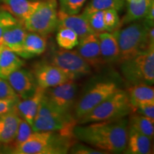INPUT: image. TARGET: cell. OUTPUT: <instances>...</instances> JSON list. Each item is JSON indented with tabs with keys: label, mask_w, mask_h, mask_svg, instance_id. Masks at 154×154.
<instances>
[{
	"label": "cell",
	"mask_w": 154,
	"mask_h": 154,
	"mask_svg": "<svg viewBox=\"0 0 154 154\" xmlns=\"http://www.w3.org/2000/svg\"><path fill=\"white\" fill-rule=\"evenodd\" d=\"M128 133V119L125 118L76 124L73 129L76 140L106 153L124 152Z\"/></svg>",
	"instance_id": "6da1fadb"
},
{
	"label": "cell",
	"mask_w": 154,
	"mask_h": 154,
	"mask_svg": "<svg viewBox=\"0 0 154 154\" xmlns=\"http://www.w3.org/2000/svg\"><path fill=\"white\" fill-rule=\"evenodd\" d=\"M74 136L57 131H34L27 139L13 149L16 154H64L76 142Z\"/></svg>",
	"instance_id": "7a4b0ae2"
},
{
	"label": "cell",
	"mask_w": 154,
	"mask_h": 154,
	"mask_svg": "<svg viewBox=\"0 0 154 154\" xmlns=\"http://www.w3.org/2000/svg\"><path fill=\"white\" fill-rule=\"evenodd\" d=\"M115 76L96 78L86 85L82 95L76 99L73 109V116L76 121L121 89L120 84Z\"/></svg>",
	"instance_id": "3957f363"
},
{
	"label": "cell",
	"mask_w": 154,
	"mask_h": 154,
	"mask_svg": "<svg viewBox=\"0 0 154 154\" xmlns=\"http://www.w3.org/2000/svg\"><path fill=\"white\" fill-rule=\"evenodd\" d=\"M153 25L149 24L144 19L135 21L123 29L111 32L118 42L120 59L119 63L129 59L140 51L151 47L149 40V29Z\"/></svg>",
	"instance_id": "277c9868"
},
{
	"label": "cell",
	"mask_w": 154,
	"mask_h": 154,
	"mask_svg": "<svg viewBox=\"0 0 154 154\" xmlns=\"http://www.w3.org/2000/svg\"><path fill=\"white\" fill-rule=\"evenodd\" d=\"M77 121L72 113L57 110L43 97L32 125L34 131H57L64 136H73Z\"/></svg>",
	"instance_id": "5b68a950"
},
{
	"label": "cell",
	"mask_w": 154,
	"mask_h": 154,
	"mask_svg": "<svg viewBox=\"0 0 154 154\" xmlns=\"http://www.w3.org/2000/svg\"><path fill=\"white\" fill-rule=\"evenodd\" d=\"M131 112L128 93L121 88L79 119L77 124H86L124 118Z\"/></svg>",
	"instance_id": "8992f818"
},
{
	"label": "cell",
	"mask_w": 154,
	"mask_h": 154,
	"mask_svg": "<svg viewBox=\"0 0 154 154\" xmlns=\"http://www.w3.org/2000/svg\"><path fill=\"white\" fill-rule=\"evenodd\" d=\"M123 78L130 86L154 84V46L120 63Z\"/></svg>",
	"instance_id": "52a82bcc"
},
{
	"label": "cell",
	"mask_w": 154,
	"mask_h": 154,
	"mask_svg": "<svg viewBox=\"0 0 154 154\" xmlns=\"http://www.w3.org/2000/svg\"><path fill=\"white\" fill-rule=\"evenodd\" d=\"M57 0H42L34 12L23 22L28 32L46 36L57 30L58 18Z\"/></svg>",
	"instance_id": "ba28073f"
},
{
	"label": "cell",
	"mask_w": 154,
	"mask_h": 154,
	"mask_svg": "<svg viewBox=\"0 0 154 154\" xmlns=\"http://www.w3.org/2000/svg\"><path fill=\"white\" fill-rule=\"evenodd\" d=\"M59 68L70 80L76 81L91 74L92 69L76 50L54 49L47 60Z\"/></svg>",
	"instance_id": "9c48e42d"
},
{
	"label": "cell",
	"mask_w": 154,
	"mask_h": 154,
	"mask_svg": "<svg viewBox=\"0 0 154 154\" xmlns=\"http://www.w3.org/2000/svg\"><path fill=\"white\" fill-rule=\"evenodd\" d=\"M78 91L79 85L76 81L69 80L59 85L44 89V97L57 110L72 114Z\"/></svg>",
	"instance_id": "30bf717a"
},
{
	"label": "cell",
	"mask_w": 154,
	"mask_h": 154,
	"mask_svg": "<svg viewBox=\"0 0 154 154\" xmlns=\"http://www.w3.org/2000/svg\"><path fill=\"white\" fill-rule=\"evenodd\" d=\"M33 74L38 86L43 89L56 86L70 80L61 69L48 61H42L34 65Z\"/></svg>",
	"instance_id": "8fae6325"
},
{
	"label": "cell",
	"mask_w": 154,
	"mask_h": 154,
	"mask_svg": "<svg viewBox=\"0 0 154 154\" xmlns=\"http://www.w3.org/2000/svg\"><path fill=\"white\" fill-rule=\"evenodd\" d=\"M19 99H27L35 93L38 84L33 72L25 69H19L7 79Z\"/></svg>",
	"instance_id": "7c38bea8"
},
{
	"label": "cell",
	"mask_w": 154,
	"mask_h": 154,
	"mask_svg": "<svg viewBox=\"0 0 154 154\" xmlns=\"http://www.w3.org/2000/svg\"><path fill=\"white\" fill-rule=\"evenodd\" d=\"M76 47V51L91 69L100 70L104 66L102 61L97 34H91L80 38Z\"/></svg>",
	"instance_id": "4fadbf2b"
},
{
	"label": "cell",
	"mask_w": 154,
	"mask_h": 154,
	"mask_svg": "<svg viewBox=\"0 0 154 154\" xmlns=\"http://www.w3.org/2000/svg\"><path fill=\"white\" fill-rule=\"evenodd\" d=\"M59 24L58 28H69L74 31L79 36V38H82L91 34H95L90 27L84 13L82 14H68L59 10L58 11Z\"/></svg>",
	"instance_id": "5bb4252c"
},
{
	"label": "cell",
	"mask_w": 154,
	"mask_h": 154,
	"mask_svg": "<svg viewBox=\"0 0 154 154\" xmlns=\"http://www.w3.org/2000/svg\"><path fill=\"white\" fill-rule=\"evenodd\" d=\"M27 30L23 22L19 21L10 27L7 28L4 32L2 43L19 57H24V42Z\"/></svg>",
	"instance_id": "9a60e30c"
},
{
	"label": "cell",
	"mask_w": 154,
	"mask_h": 154,
	"mask_svg": "<svg viewBox=\"0 0 154 154\" xmlns=\"http://www.w3.org/2000/svg\"><path fill=\"white\" fill-rule=\"evenodd\" d=\"M44 95V89L38 86L33 95L22 101L19 100L14 106V109L19 116L27 121L31 126L33 124Z\"/></svg>",
	"instance_id": "2e32d148"
},
{
	"label": "cell",
	"mask_w": 154,
	"mask_h": 154,
	"mask_svg": "<svg viewBox=\"0 0 154 154\" xmlns=\"http://www.w3.org/2000/svg\"><path fill=\"white\" fill-rule=\"evenodd\" d=\"M102 61L104 65L119 63L120 51L114 34L110 32L98 34Z\"/></svg>",
	"instance_id": "e0dca14e"
},
{
	"label": "cell",
	"mask_w": 154,
	"mask_h": 154,
	"mask_svg": "<svg viewBox=\"0 0 154 154\" xmlns=\"http://www.w3.org/2000/svg\"><path fill=\"white\" fill-rule=\"evenodd\" d=\"M21 117L14 107L9 112L0 116V143L12 144Z\"/></svg>",
	"instance_id": "ac0fdd59"
},
{
	"label": "cell",
	"mask_w": 154,
	"mask_h": 154,
	"mask_svg": "<svg viewBox=\"0 0 154 154\" xmlns=\"http://www.w3.org/2000/svg\"><path fill=\"white\" fill-rule=\"evenodd\" d=\"M128 154H151L152 139L132 128H128L126 149L124 151Z\"/></svg>",
	"instance_id": "d6986e66"
},
{
	"label": "cell",
	"mask_w": 154,
	"mask_h": 154,
	"mask_svg": "<svg viewBox=\"0 0 154 154\" xmlns=\"http://www.w3.org/2000/svg\"><path fill=\"white\" fill-rule=\"evenodd\" d=\"M39 1L2 0L5 7L4 9L9 11L15 18L22 22H24L34 12L39 3Z\"/></svg>",
	"instance_id": "ffe728a7"
},
{
	"label": "cell",
	"mask_w": 154,
	"mask_h": 154,
	"mask_svg": "<svg viewBox=\"0 0 154 154\" xmlns=\"http://www.w3.org/2000/svg\"><path fill=\"white\" fill-rule=\"evenodd\" d=\"M24 61L19 56L5 46L0 51V78L7 79L11 73L24 66Z\"/></svg>",
	"instance_id": "44dd1931"
},
{
	"label": "cell",
	"mask_w": 154,
	"mask_h": 154,
	"mask_svg": "<svg viewBox=\"0 0 154 154\" xmlns=\"http://www.w3.org/2000/svg\"><path fill=\"white\" fill-rule=\"evenodd\" d=\"M24 59H30L41 55L46 51L47 41L46 36L35 32L26 33L24 42Z\"/></svg>",
	"instance_id": "7402d4cb"
},
{
	"label": "cell",
	"mask_w": 154,
	"mask_h": 154,
	"mask_svg": "<svg viewBox=\"0 0 154 154\" xmlns=\"http://www.w3.org/2000/svg\"><path fill=\"white\" fill-rule=\"evenodd\" d=\"M126 2V12L122 20L121 26L145 17L151 0H125Z\"/></svg>",
	"instance_id": "603a6c76"
},
{
	"label": "cell",
	"mask_w": 154,
	"mask_h": 154,
	"mask_svg": "<svg viewBox=\"0 0 154 154\" xmlns=\"http://www.w3.org/2000/svg\"><path fill=\"white\" fill-rule=\"evenodd\" d=\"M128 93L132 109L146 102L154 101V89L153 86L146 84H136L128 88Z\"/></svg>",
	"instance_id": "cb8c5ba5"
},
{
	"label": "cell",
	"mask_w": 154,
	"mask_h": 154,
	"mask_svg": "<svg viewBox=\"0 0 154 154\" xmlns=\"http://www.w3.org/2000/svg\"><path fill=\"white\" fill-rule=\"evenodd\" d=\"M128 116V128L145 135L153 140L154 136V120L135 112H131Z\"/></svg>",
	"instance_id": "d4e9b609"
},
{
	"label": "cell",
	"mask_w": 154,
	"mask_h": 154,
	"mask_svg": "<svg viewBox=\"0 0 154 154\" xmlns=\"http://www.w3.org/2000/svg\"><path fill=\"white\" fill-rule=\"evenodd\" d=\"M56 41L61 49L71 50L78 45L79 38L74 31L63 27L57 29Z\"/></svg>",
	"instance_id": "484cf974"
},
{
	"label": "cell",
	"mask_w": 154,
	"mask_h": 154,
	"mask_svg": "<svg viewBox=\"0 0 154 154\" xmlns=\"http://www.w3.org/2000/svg\"><path fill=\"white\" fill-rule=\"evenodd\" d=\"M125 3V0H91L83 12L90 13L107 9H113L117 11H121L124 9Z\"/></svg>",
	"instance_id": "4316f807"
},
{
	"label": "cell",
	"mask_w": 154,
	"mask_h": 154,
	"mask_svg": "<svg viewBox=\"0 0 154 154\" xmlns=\"http://www.w3.org/2000/svg\"><path fill=\"white\" fill-rule=\"evenodd\" d=\"M84 13L86 17L90 27L95 34H100L106 32L103 22V11L98 10L90 13Z\"/></svg>",
	"instance_id": "83f0119b"
},
{
	"label": "cell",
	"mask_w": 154,
	"mask_h": 154,
	"mask_svg": "<svg viewBox=\"0 0 154 154\" xmlns=\"http://www.w3.org/2000/svg\"><path fill=\"white\" fill-rule=\"evenodd\" d=\"M103 11L106 32H113L121 27V20L118 11L113 9H107Z\"/></svg>",
	"instance_id": "f1b7e54d"
},
{
	"label": "cell",
	"mask_w": 154,
	"mask_h": 154,
	"mask_svg": "<svg viewBox=\"0 0 154 154\" xmlns=\"http://www.w3.org/2000/svg\"><path fill=\"white\" fill-rule=\"evenodd\" d=\"M34 132L32 127L29 124L27 121L21 118L20 122H19L18 129L15 136V138L13 141V147L16 148L17 146L20 145L23 142H24L27 138L31 136V134Z\"/></svg>",
	"instance_id": "f546056e"
},
{
	"label": "cell",
	"mask_w": 154,
	"mask_h": 154,
	"mask_svg": "<svg viewBox=\"0 0 154 154\" xmlns=\"http://www.w3.org/2000/svg\"><path fill=\"white\" fill-rule=\"evenodd\" d=\"M86 0H59L60 10L68 14H76L80 12Z\"/></svg>",
	"instance_id": "4dcf8cb0"
},
{
	"label": "cell",
	"mask_w": 154,
	"mask_h": 154,
	"mask_svg": "<svg viewBox=\"0 0 154 154\" xmlns=\"http://www.w3.org/2000/svg\"><path fill=\"white\" fill-rule=\"evenodd\" d=\"M18 22V19L15 18L9 11L5 9L0 10V45H2V38L3 34L5 30L17 24Z\"/></svg>",
	"instance_id": "1f68e13d"
},
{
	"label": "cell",
	"mask_w": 154,
	"mask_h": 154,
	"mask_svg": "<svg viewBox=\"0 0 154 154\" xmlns=\"http://www.w3.org/2000/svg\"><path fill=\"white\" fill-rule=\"evenodd\" d=\"M69 153L72 154H105L104 151H101L95 148L91 147L88 144L83 143H75L71 146Z\"/></svg>",
	"instance_id": "d6a6232c"
},
{
	"label": "cell",
	"mask_w": 154,
	"mask_h": 154,
	"mask_svg": "<svg viewBox=\"0 0 154 154\" xmlns=\"http://www.w3.org/2000/svg\"><path fill=\"white\" fill-rule=\"evenodd\" d=\"M0 99L19 100V97L14 91L7 79L0 78Z\"/></svg>",
	"instance_id": "836d02e7"
},
{
	"label": "cell",
	"mask_w": 154,
	"mask_h": 154,
	"mask_svg": "<svg viewBox=\"0 0 154 154\" xmlns=\"http://www.w3.org/2000/svg\"><path fill=\"white\" fill-rule=\"evenodd\" d=\"M132 112L137 113L138 114L154 120V101L139 103L136 106L133 108Z\"/></svg>",
	"instance_id": "e575fe53"
},
{
	"label": "cell",
	"mask_w": 154,
	"mask_h": 154,
	"mask_svg": "<svg viewBox=\"0 0 154 154\" xmlns=\"http://www.w3.org/2000/svg\"><path fill=\"white\" fill-rule=\"evenodd\" d=\"M19 100L0 99V116L9 112L14 109L15 104Z\"/></svg>",
	"instance_id": "d590c367"
},
{
	"label": "cell",
	"mask_w": 154,
	"mask_h": 154,
	"mask_svg": "<svg viewBox=\"0 0 154 154\" xmlns=\"http://www.w3.org/2000/svg\"><path fill=\"white\" fill-rule=\"evenodd\" d=\"M146 22L149 24L153 25L154 22V1L151 0V2L150 4L149 9H148L147 13H146L145 17L143 18Z\"/></svg>",
	"instance_id": "8d00e7d4"
},
{
	"label": "cell",
	"mask_w": 154,
	"mask_h": 154,
	"mask_svg": "<svg viewBox=\"0 0 154 154\" xmlns=\"http://www.w3.org/2000/svg\"><path fill=\"white\" fill-rule=\"evenodd\" d=\"M3 45H0V51H1V49H2V47Z\"/></svg>",
	"instance_id": "74e56055"
},
{
	"label": "cell",
	"mask_w": 154,
	"mask_h": 154,
	"mask_svg": "<svg viewBox=\"0 0 154 154\" xmlns=\"http://www.w3.org/2000/svg\"><path fill=\"white\" fill-rule=\"evenodd\" d=\"M32 1H39V0H32Z\"/></svg>",
	"instance_id": "f35d334b"
},
{
	"label": "cell",
	"mask_w": 154,
	"mask_h": 154,
	"mask_svg": "<svg viewBox=\"0 0 154 154\" xmlns=\"http://www.w3.org/2000/svg\"><path fill=\"white\" fill-rule=\"evenodd\" d=\"M0 146H1V143H0Z\"/></svg>",
	"instance_id": "ab89813d"
}]
</instances>
